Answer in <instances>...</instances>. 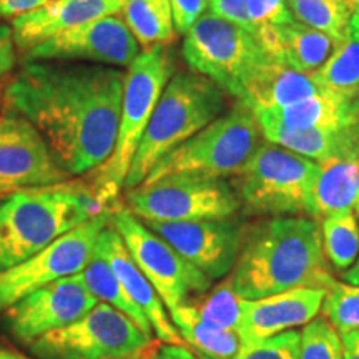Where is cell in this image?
Listing matches in <instances>:
<instances>
[{
  "label": "cell",
  "mask_w": 359,
  "mask_h": 359,
  "mask_svg": "<svg viewBox=\"0 0 359 359\" xmlns=\"http://www.w3.org/2000/svg\"><path fill=\"white\" fill-rule=\"evenodd\" d=\"M191 306L196 309V313L203 320L226 327V330L236 331L238 334L241 333L246 299L236 293L230 278L219 283L218 286H215L208 294L203 296L198 302L191 303Z\"/></svg>",
  "instance_id": "obj_31"
},
{
  "label": "cell",
  "mask_w": 359,
  "mask_h": 359,
  "mask_svg": "<svg viewBox=\"0 0 359 359\" xmlns=\"http://www.w3.org/2000/svg\"><path fill=\"white\" fill-rule=\"evenodd\" d=\"M255 116L266 142L294 151L316 163L333 156L358 154V125L343 128L293 130L278 123L262 111H255Z\"/></svg>",
  "instance_id": "obj_22"
},
{
  "label": "cell",
  "mask_w": 359,
  "mask_h": 359,
  "mask_svg": "<svg viewBox=\"0 0 359 359\" xmlns=\"http://www.w3.org/2000/svg\"><path fill=\"white\" fill-rule=\"evenodd\" d=\"M120 17L143 48L168 45L175 39L170 0H127Z\"/></svg>",
  "instance_id": "obj_27"
},
{
  "label": "cell",
  "mask_w": 359,
  "mask_h": 359,
  "mask_svg": "<svg viewBox=\"0 0 359 359\" xmlns=\"http://www.w3.org/2000/svg\"><path fill=\"white\" fill-rule=\"evenodd\" d=\"M138 55L140 43L120 13H114L35 45L24 53V60H92L128 69Z\"/></svg>",
  "instance_id": "obj_16"
},
{
  "label": "cell",
  "mask_w": 359,
  "mask_h": 359,
  "mask_svg": "<svg viewBox=\"0 0 359 359\" xmlns=\"http://www.w3.org/2000/svg\"><path fill=\"white\" fill-rule=\"evenodd\" d=\"M188 69L240 100L246 83L266 58L257 37L213 13H205L185 34L182 47Z\"/></svg>",
  "instance_id": "obj_8"
},
{
  "label": "cell",
  "mask_w": 359,
  "mask_h": 359,
  "mask_svg": "<svg viewBox=\"0 0 359 359\" xmlns=\"http://www.w3.org/2000/svg\"><path fill=\"white\" fill-rule=\"evenodd\" d=\"M0 359H29V358H25L24 354L17 351H12V349L0 348Z\"/></svg>",
  "instance_id": "obj_44"
},
{
  "label": "cell",
  "mask_w": 359,
  "mask_h": 359,
  "mask_svg": "<svg viewBox=\"0 0 359 359\" xmlns=\"http://www.w3.org/2000/svg\"><path fill=\"white\" fill-rule=\"evenodd\" d=\"M48 0H0V20H15L43 6Z\"/></svg>",
  "instance_id": "obj_39"
},
{
  "label": "cell",
  "mask_w": 359,
  "mask_h": 359,
  "mask_svg": "<svg viewBox=\"0 0 359 359\" xmlns=\"http://www.w3.org/2000/svg\"><path fill=\"white\" fill-rule=\"evenodd\" d=\"M235 359H302V333L291 330L246 343Z\"/></svg>",
  "instance_id": "obj_34"
},
{
  "label": "cell",
  "mask_w": 359,
  "mask_h": 359,
  "mask_svg": "<svg viewBox=\"0 0 359 359\" xmlns=\"http://www.w3.org/2000/svg\"><path fill=\"white\" fill-rule=\"evenodd\" d=\"M127 0H48L12 20L15 47L22 53L35 45L102 17L120 13Z\"/></svg>",
  "instance_id": "obj_19"
},
{
  "label": "cell",
  "mask_w": 359,
  "mask_h": 359,
  "mask_svg": "<svg viewBox=\"0 0 359 359\" xmlns=\"http://www.w3.org/2000/svg\"><path fill=\"white\" fill-rule=\"evenodd\" d=\"M228 278L245 299L302 286L325 288L333 275L323 251L320 219L276 217L251 224Z\"/></svg>",
  "instance_id": "obj_2"
},
{
  "label": "cell",
  "mask_w": 359,
  "mask_h": 359,
  "mask_svg": "<svg viewBox=\"0 0 359 359\" xmlns=\"http://www.w3.org/2000/svg\"><path fill=\"white\" fill-rule=\"evenodd\" d=\"M110 224L122 236L128 253L142 269L168 311H173L190 293H206L212 280L182 258L163 238L154 233L125 205L111 208Z\"/></svg>",
  "instance_id": "obj_10"
},
{
  "label": "cell",
  "mask_w": 359,
  "mask_h": 359,
  "mask_svg": "<svg viewBox=\"0 0 359 359\" xmlns=\"http://www.w3.org/2000/svg\"><path fill=\"white\" fill-rule=\"evenodd\" d=\"M95 250L109 262L116 280L120 281L128 298L148 318L151 330L156 334V339L163 341L167 344L187 346L185 341L178 333L177 326L173 325L172 318L167 313L163 302L155 291L154 285L148 281V278L143 275L142 269L135 263V259L123 243L122 236L118 235V231L110 223L98 235Z\"/></svg>",
  "instance_id": "obj_17"
},
{
  "label": "cell",
  "mask_w": 359,
  "mask_h": 359,
  "mask_svg": "<svg viewBox=\"0 0 359 359\" xmlns=\"http://www.w3.org/2000/svg\"><path fill=\"white\" fill-rule=\"evenodd\" d=\"M323 90L311 74L290 69L266 57L253 72L238 102H243L253 111L280 109L318 95Z\"/></svg>",
  "instance_id": "obj_21"
},
{
  "label": "cell",
  "mask_w": 359,
  "mask_h": 359,
  "mask_svg": "<svg viewBox=\"0 0 359 359\" xmlns=\"http://www.w3.org/2000/svg\"><path fill=\"white\" fill-rule=\"evenodd\" d=\"M296 22L326 34L338 45L346 35L353 13L341 0H286Z\"/></svg>",
  "instance_id": "obj_30"
},
{
  "label": "cell",
  "mask_w": 359,
  "mask_h": 359,
  "mask_svg": "<svg viewBox=\"0 0 359 359\" xmlns=\"http://www.w3.org/2000/svg\"><path fill=\"white\" fill-rule=\"evenodd\" d=\"M316 173V161L275 143H259L235 177V193L248 215L314 218Z\"/></svg>",
  "instance_id": "obj_6"
},
{
  "label": "cell",
  "mask_w": 359,
  "mask_h": 359,
  "mask_svg": "<svg viewBox=\"0 0 359 359\" xmlns=\"http://www.w3.org/2000/svg\"><path fill=\"white\" fill-rule=\"evenodd\" d=\"M125 206L142 222L233 218L241 208L235 188L222 178L177 175L140 183L125 193Z\"/></svg>",
  "instance_id": "obj_9"
},
{
  "label": "cell",
  "mask_w": 359,
  "mask_h": 359,
  "mask_svg": "<svg viewBox=\"0 0 359 359\" xmlns=\"http://www.w3.org/2000/svg\"><path fill=\"white\" fill-rule=\"evenodd\" d=\"M343 359H359V330L341 334Z\"/></svg>",
  "instance_id": "obj_41"
},
{
  "label": "cell",
  "mask_w": 359,
  "mask_h": 359,
  "mask_svg": "<svg viewBox=\"0 0 359 359\" xmlns=\"http://www.w3.org/2000/svg\"><path fill=\"white\" fill-rule=\"evenodd\" d=\"M15 65V42L12 27L0 25V79L7 75Z\"/></svg>",
  "instance_id": "obj_38"
},
{
  "label": "cell",
  "mask_w": 359,
  "mask_h": 359,
  "mask_svg": "<svg viewBox=\"0 0 359 359\" xmlns=\"http://www.w3.org/2000/svg\"><path fill=\"white\" fill-rule=\"evenodd\" d=\"M351 13H359V0H341Z\"/></svg>",
  "instance_id": "obj_45"
},
{
  "label": "cell",
  "mask_w": 359,
  "mask_h": 359,
  "mask_svg": "<svg viewBox=\"0 0 359 359\" xmlns=\"http://www.w3.org/2000/svg\"><path fill=\"white\" fill-rule=\"evenodd\" d=\"M155 359H203L188 346H177V344H165L160 346Z\"/></svg>",
  "instance_id": "obj_40"
},
{
  "label": "cell",
  "mask_w": 359,
  "mask_h": 359,
  "mask_svg": "<svg viewBox=\"0 0 359 359\" xmlns=\"http://www.w3.org/2000/svg\"><path fill=\"white\" fill-rule=\"evenodd\" d=\"M98 303L80 275H72L43 286L4 313V325L22 344L60 330L85 316Z\"/></svg>",
  "instance_id": "obj_14"
},
{
  "label": "cell",
  "mask_w": 359,
  "mask_h": 359,
  "mask_svg": "<svg viewBox=\"0 0 359 359\" xmlns=\"http://www.w3.org/2000/svg\"><path fill=\"white\" fill-rule=\"evenodd\" d=\"M323 251L327 263L344 273L359 257V219L353 210L339 212L321 219Z\"/></svg>",
  "instance_id": "obj_29"
},
{
  "label": "cell",
  "mask_w": 359,
  "mask_h": 359,
  "mask_svg": "<svg viewBox=\"0 0 359 359\" xmlns=\"http://www.w3.org/2000/svg\"><path fill=\"white\" fill-rule=\"evenodd\" d=\"M255 111H262L293 130L354 127L359 118V98L323 90L318 95L304 98L293 105Z\"/></svg>",
  "instance_id": "obj_23"
},
{
  "label": "cell",
  "mask_w": 359,
  "mask_h": 359,
  "mask_svg": "<svg viewBox=\"0 0 359 359\" xmlns=\"http://www.w3.org/2000/svg\"><path fill=\"white\" fill-rule=\"evenodd\" d=\"M0 103H2V102H0Z\"/></svg>",
  "instance_id": "obj_48"
},
{
  "label": "cell",
  "mask_w": 359,
  "mask_h": 359,
  "mask_svg": "<svg viewBox=\"0 0 359 359\" xmlns=\"http://www.w3.org/2000/svg\"><path fill=\"white\" fill-rule=\"evenodd\" d=\"M356 150H358V156H359V118H358V148Z\"/></svg>",
  "instance_id": "obj_47"
},
{
  "label": "cell",
  "mask_w": 359,
  "mask_h": 359,
  "mask_svg": "<svg viewBox=\"0 0 359 359\" xmlns=\"http://www.w3.org/2000/svg\"><path fill=\"white\" fill-rule=\"evenodd\" d=\"M210 13L219 17V19L231 22L241 29L248 30L255 35V27L248 15V8H246V0H208Z\"/></svg>",
  "instance_id": "obj_36"
},
{
  "label": "cell",
  "mask_w": 359,
  "mask_h": 359,
  "mask_svg": "<svg viewBox=\"0 0 359 359\" xmlns=\"http://www.w3.org/2000/svg\"><path fill=\"white\" fill-rule=\"evenodd\" d=\"M69 178L32 122L6 109L0 115V195L58 185Z\"/></svg>",
  "instance_id": "obj_13"
},
{
  "label": "cell",
  "mask_w": 359,
  "mask_h": 359,
  "mask_svg": "<svg viewBox=\"0 0 359 359\" xmlns=\"http://www.w3.org/2000/svg\"><path fill=\"white\" fill-rule=\"evenodd\" d=\"M353 212H354V215H356L358 219H359V193H358V198H356V203H354Z\"/></svg>",
  "instance_id": "obj_46"
},
{
  "label": "cell",
  "mask_w": 359,
  "mask_h": 359,
  "mask_svg": "<svg viewBox=\"0 0 359 359\" xmlns=\"http://www.w3.org/2000/svg\"><path fill=\"white\" fill-rule=\"evenodd\" d=\"M79 275L82 278V281L85 283V286H87L90 293L97 296L98 302L109 303L110 306H114L118 309V311L127 314L130 320L140 327L143 333L151 338L154 330H151L148 318L143 314L142 309L128 298V294L125 293L120 281L116 280L114 269H111L109 262H107L97 250L95 253H93L92 259L87 263V266H85Z\"/></svg>",
  "instance_id": "obj_28"
},
{
  "label": "cell",
  "mask_w": 359,
  "mask_h": 359,
  "mask_svg": "<svg viewBox=\"0 0 359 359\" xmlns=\"http://www.w3.org/2000/svg\"><path fill=\"white\" fill-rule=\"evenodd\" d=\"M226 109V93L203 75L175 72L170 79L130 165L125 188L138 187L151 168L175 148L217 120Z\"/></svg>",
  "instance_id": "obj_4"
},
{
  "label": "cell",
  "mask_w": 359,
  "mask_h": 359,
  "mask_svg": "<svg viewBox=\"0 0 359 359\" xmlns=\"http://www.w3.org/2000/svg\"><path fill=\"white\" fill-rule=\"evenodd\" d=\"M110 213L107 210L87 219L34 257L0 271V313L53 281L79 275L95 253L98 235L110 223Z\"/></svg>",
  "instance_id": "obj_12"
},
{
  "label": "cell",
  "mask_w": 359,
  "mask_h": 359,
  "mask_svg": "<svg viewBox=\"0 0 359 359\" xmlns=\"http://www.w3.org/2000/svg\"><path fill=\"white\" fill-rule=\"evenodd\" d=\"M145 224L212 281L230 275L246 230L235 217Z\"/></svg>",
  "instance_id": "obj_15"
},
{
  "label": "cell",
  "mask_w": 359,
  "mask_h": 359,
  "mask_svg": "<svg viewBox=\"0 0 359 359\" xmlns=\"http://www.w3.org/2000/svg\"><path fill=\"white\" fill-rule=\"evenodd\" d=\"M173 74L175 58L168 45L145 48L125 72L118 137L114 154L95 170L90 185L103 205L114 203L120 195L151 114Z\"/></svg>",
  "instance_id": "obj_5"
},
{
  "label": "cell",
  "mask_w": 359,
  "mask_h": 359,
  "mask_svg": "<svg viewBox=\"0 0 359 359\" xmlns=\"http://www.w3.org/2000/svg\"><path fill=\"white\" fill-rule=\"evenodd\" d=\"M107 210L92 187L69 180L11 193L0 201V271L25 262Z\"/></svg>",
  "instance_id": "obj_3"
},
{
  "label": "cell",
  "mask_w": 359,
  "mask_h": 359,
  "mask_svg": "<svg viewBox=\"0 0 359 359\" xmlns=\"http://www.w3.org/2000/svg\"><path fill=\"white\" fill-rule=\"evenodd\" d=\"M259 132L255 111L238 102L200 130L195 137L175 148L151 168L143 183L191 175V177H236L259 147Z\"/></svg>",
  "instance_id": "obj_7"
},
{
  "label": "cell",
  "mask_w": 359,
  "mask_h": 359,
  "mask_svg": "<svg viewBox=\"0 0 359 359\" xmlns=\"http://www.w3.org/2000/svg\"><path fill=\"white\" fill-rule=\"evenodd\" d=\"M246 8L255 27L280 25L294 20L286 0H246Z\"/></svg>",
  "instance_id": "obj_35"
},
{
  "label": "cell",
  "mask_w": 359,
  "mask_h": 359,
  "mask_svg": "<svg viewBox=\"0 0 359 359\" xmlns=\"http://www.w3.org/2000/svg\"><path fill=\"white\" fill-rule=\"evenodd\" d=\"M359 193V156L348 154L318 163L314 180V218L353 210Z\"/></svg>",
  "instance_id": "obj_24"
},
{
  "label": "cell",
  "mask_w": 359,
  "mask_h": 359,
  "mask_svg": "<svg viewBox=\"0 0 359 359\" xmlns=\"http://www.w3.org/2000/svg\"><path fill=\"white\" fill-rule=\"evenodd\" d=\"M302 359H343L341 334L325 318H318L303 326Z\"/></svg>",
  "instance_id": "obj_33"
},
{
  "label": "cell",
  "mask_w": 359,
  "mask_h": 359,
  "mask_svg": "<svg viewBox=\"0 0 359 359\" xmlns=\"http://www.w3.org/2000/svg\"><path fill=\"white\" fill-rule=\"evenodd\" d=\"M343 280L344 283H349V285L359 286V257L356 259V263H354L348 271L343 273Z\"/></svg>",
  "instance_id": "obj_43"
},
{
  "label": "cell",
  "mask_w": 359,
  "mask_h": 359,
  "mask_svg": "<svg viewBox=\"0 0 359 359\" xmlns=\"http://www.w3.org/2000/svg\"><path fill=\"white\" fill-rule=\"evenodd\" d=\"M311 75L321 88L359 98V13H353L344 39Z\"/></svg>",
  "instance_id": "obj_26"
},
{
  "label": "cell",
  "mask_w": 359,
  "mask_h": 359,
  "mask_svg": "<svg viewBox=\"0 0 359 359\" xmlns=\"http://www.w3.org/2000/svg\"><path fill=\"white\" fill-rule=\"evenodd\" d=\"M325 294V288L302 286L259 299H246L241 338L245 343H253L306 326L321 313Z\"/></svg>",
  "instance_id": "obj_18"
},
{
  "label": "cell",
  "mask_w": 359,
  "mask_h": 359,
  "mask_svg": "<svg viewBox=\"0 0 359 359\" xmlns=\"http://www.w3.org/2000/svg\"><path fill=\"white\" fill-rule=\"evenodd\" d=\"M158 349H160L158 339H156V341L154 339V341H151V343H148L147 346L137 349V351L123 354V356L109 358V359H155L156 358V353H158Z\"/></svg>",
  "instance_id": "obj_42"
},
{
  "label": "cell",
  "mask_w": 359,
  "mask_h": 359,
  "mask_svg": "<svg viewBox=\"0 0 359 359\" xmlns=\"http://www.w3.org/2000/svg\"><path fill=\"white\" fill-rule=\"evenodd\" d=\"M125 72L69 60H25L4 92L6 109L39 130L70 175L97 170L118 137Z\"/></svg>",
  "instance_id": "obj_1"
},
{
  "label": "cell",
  "mask_w": 359,
  "mask_h": 359,
  "mask_svg": "<svg viewBox=\"0 0 359 359\" xmlns=\"http://www.w3.org/2000/svg\"><path fill=\"white\" fill-rule=\"evenodd\" d=\"M170 318L185 344L203 359H235L246 344L236 331L203 320L188 303L170 311Z\"/></svg>",
  "instance_id": "obj_25"
},
{
  "label": "cell",
  "mask_w": 359,
  "mask_h": 359,
  "mask_svg": "<svg viewBox=\"0 0 359 359\" xmlns=\"http://www.w3.org/2000/svg\"><path fill=\"white\" fill-rule=\"evenodd\" d=\"M264 55L304 74H313L327 60L336 42L326 34L302 22L280 25H259L255 30Z\"/></svg>",
  "instance_id": "obj_20"
},
{
  "label": "cell",
  "mask_w": 359,
  "mask_h": 359,
  "mask_svg": "<svg viewBox=\"0 0 359 359\" xmlns=\"http://www.w3.org/2000/svg\"><path fill=\"white\" fill-rule=\"evenodd\" d=\"M151 341L127 314L98 302L80 320L35 339L30 353L39 359H109L137 351Z\"/></svg>",
  "instance_id": "obj_11"
},
{
  "label": "cell",
  "mask_w": 359,
  "mask_h": 359,
  "mask_svg": "<svg viewBox=\"0 0 359 359\" xmlns=\"http://www.w3.org/2000/svg\"><path fill=\"white\" fill-rule=\"evenodd\" d=\"M323 318L339 334L359 330V286L331 278L325 286Z\"/></svg>",
  "instance_id": "obj_32"
},
{
  "label": "cell",
  "mask_w": 359,
  "mask_h": 359,
  "mask_svg": "<svg viewBox=\"0 0 359 359\" xmlns=\"http://www.w3.org/2000/svg\"><path fill=\"white\" fill-rule=\"evenodd\" d=\"M175 30L185 35L208 8V0H170Z\"/></svg>",
  "instance_id": "obj_37"
}]
</instances>
